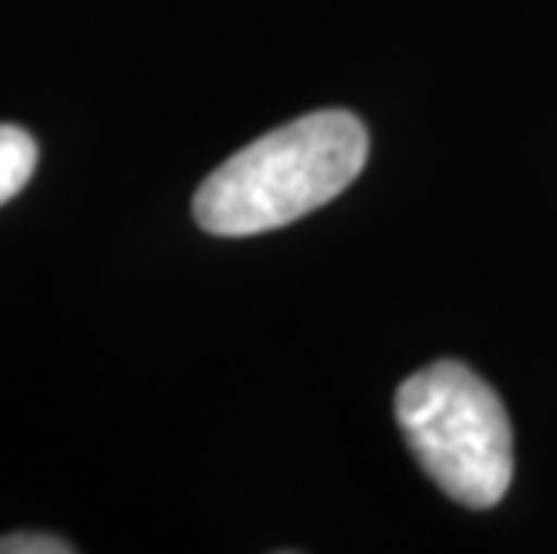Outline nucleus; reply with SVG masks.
Instances as JSON below:
<instances>
[{
  "label": "nucleus",
  "instance_id": "1",
  "mask_svg": "<svg viewBox=\"0 0 557 554\" xmlns=\"http://www.w3.org/2000/svg\"><path fill=\"white\" fill-rule=\"evenodd\" d=\"M371 137L346 109L284 123L201 181L191 213L206 234L252 238L327 206L363 173Z\"/></svg>",
  "mask_w": 557,
  "mask_h": 554
},
{
  "label": "nucleus",
  "instance_id": "2",
  "mask_svg": "<svg viewBox=\"0 0 557 554\" xmlns=\"http://www.w3.org/2000/svg\"><path fill=\"white\" fill-rule=\"evenodd\" d=\"M396 421L410 454L449 501L485 512L515 479L511 418L468 364L438 360L396 389Z\"/></svg>",
  "mask_w": 557,
  "mask_h": 554
},
{
  "label": "nucleus",
  "instance_id": "4",
  "mask_svg": "<svg viewBox=\"0 0 557 554\" xmlns=\"http://www.w3.org/2000/svg\"><path fill=\"white\" fill-rule=\"evenodd\" d=\"M76 547L47 533H8L0 537V554H73Z\"/></svg>",
  "mask_w": 557,
  "mask_h": 554
},
{
  "label": "nucleus",
  "instance_id": "3",
  "mask_svg": "<svg viewBox=\"0 0 557 554\" xmlns=\"http://www.w3.org/2000/svg\"><path fill=\"white\" fill-rule=\"evenodd\" d=\"M40 148L29 130L0 123V206H8L37 173Z\"/></svg>",
  "mask_w": 557,
  "mask_h": 554
}]
</instances>
